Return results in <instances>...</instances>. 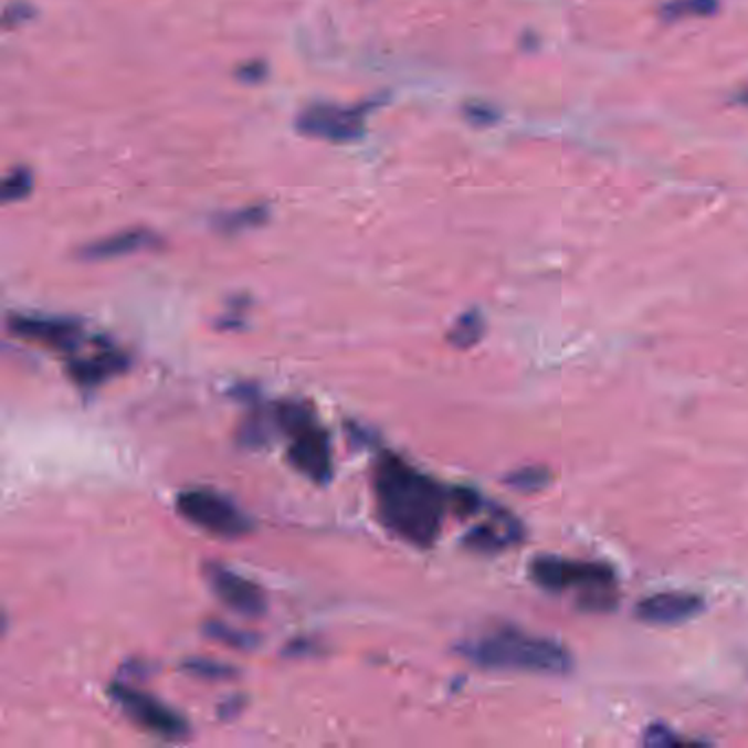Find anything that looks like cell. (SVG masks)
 I'll return each instance as SVG.
<instances>
[{
    "mask_svg": "<svg viewBox=\"0 0 748 748\" xmlns=\"http://www.w3.org/2000/svg\"><path fill=\"white\" fill-rule=\"evenodd\" d=\"M378 516L387 529L415 547H431L450 509V489L407 459L384 452L373 467Z\"/></svg>",
    "mask_w": 748,
    "mask_h": 748,
    "instance_id": "6da1fadb",
    "label": "cell"
},
{
    "mask_svg": "<svg viewBox=\"0 0 748 748\" xmlns=\"http://www.w3.org/2000/svg\"><path fill=\"white\" fill-rule=\"evenodd\" d=\"M459 652L485 670H520L565 676L573 670L571 652L556 639L534 636L523 630L501 628L492 634L465 641Z\"/></svg>",
    "mask_w": 748,
    "mask_h": 748,
    "instance_id": "7a4b0ae2",
    "label": "cell"
},
{
    "mask_svg": "<svg viewBox=\"0 0 748 748\" xmlns=\"http://www.w3.org/2000/svg\"><path fill=\"white\" fill-rule=\"evenodd\" d=\"M273 420L293 442L288 461L314 483H327L331 478V444L327 431L314 420L309 407L301 402H282L273 409Z\"/></svg>",
    "mask_w": 748,
    "mask_h": 748,
    "instance_id": "3957f363",
    "label": "cell"
},
{
    "mask_svg": "<svg viewBox=\"0 0 748 748\" xmlns=\"http://www.w3.org/2000/svg\"><path fill=\"white\" fill-rule=\"evenodd\" d=\"M176 507L182 518L220 538H242L253 531V518L231 498L211 489H185L178 494Z\"/></svg>",
    "mask_w": 748,
    "mask_h": 748,
    "instance_id": "277c9868",
    "label": "cell"
},
{
    "mask_svg": "<svg viewBox=\"0 0 748 748\" xmlns=\"http://www.w3.org/2000/svg\"><path fill=\"white\" fill-rule=\"evenodd\" d=\"M531 580L554 593L567 589H582V593L608 598L614 587V573L610 567L599 562L565 560L558 556H540L529 565Z\"/></svg>",
    "mask_w": 748,
    "mask_h": 748,
    "instance_id": "5b68a950",
    "label": "cell"
},
{
    "mask_svg": "<svg viewBox=\"0 0 748 748\" xmlns=\"http://www.w3.org/2000/svg\"><path fill=\"white\" fill-rule=\"evenodd\" d=\"M108 694L113 703L141 729L150 731L154 736L162 740H182L189 736V725L187 720L154 698L148 692H141L133 685L126 683H113L108 687Z\"/></svg>",
    "mask_w": 748,
    "mask_h": 748,
    "instance_id": "8992f818",
    "label": "cell"
},
{
    "mask_svg": "<svg viewBox=\"0 0 748 748\" xmlns=\"http://www.w3.org/2000/svg\"><path fill=\"white\" fill-rule=\"evenodd\" d=\"M367 108L371 106L367 104L358 108H340L331 104H314L301 113L297 128L307 137H316V139H325L334 144L354 141L365 130Z\"/></svg>",
    "mask_w": 748,
    "mask_h": 748,
    "instance_id": "52a82bcc",
    "label": "cell"
},
{
    "mask_svg": "<svg viewBox=\"0 0 748 748\" xmlns=\"http://www.w3.org/2000/svg\"><path fill=\"white\" fill-rule=\"evenodd\" d=\"M7 327L13 336L57 351H73L82 343V325L73 318L42 314H11Z\"/></svg>",
    "mask_w": 748,
    "mask_h": 748,
    "instance_id": "ba28073f",
    "label": "cell"
},
{
    "mask_svg": "<svg viewBox=\"0 0 748 748\" xmlns=\"http://www.w3.org/2000/svg\"><path fill=\"white\" fill-rule=\"evenodd\" d=\"M204 578L213 593L231 610L244 617H262L266 612V596L262 587H257L249 578H242L233 569L211 562L204 567Z\"/></svg>",
    "mask_w": 748,
    "mask_h": 748,
    "instance_id": "9c48e42d",
    "label": "cell"
},
{
    "mask_svg": "<svg viewBox=\"0 0 748 748\" xmlns=\"http://www.w3.org/2000/svg\"><path fill=\"white\" fill-rule=\"evenodd\" d=\"M705 610V599L694 593H659L636 603V617L645 623L676 625Z\"/></svg>",
    "mask_w": 748,
    "mask_h": 748,
    "instance_id": "30bf717a",
    "label": "cell"
},
{
    "mask_svg": "<svg viewBox=\"0 0 748 748\" xmlns=\"http://www.w3.org/2000/svg\"><path fill=\"white\" fill-rule=\"evenodd\" d=\"M520 540H523V525L516 516H512L505 509H494L487 523L472 527L463 538L465 547H470L472 551H481V554H496Z\"/></svg>",
    "mask_w": 748,
    "mask_h": 748,
    "instance_id": "8fae6325",
    "label": "cell"
},
{
    "mask_svg": "<svg viewBox=\"0 0 748 748\" xmlns=\"http://www.w3.org/2000/svg\"><path fill=\"white\" fill-rule=\"evenodd\" d=\"M160 244V238L154 235L148 229H133V231H124L104 240H97L93 244H86L80 251V257L86 262H104V260H117V257H126L133 253H141V251H151Z\"/></svg>",
    "mask_w": 748,
    "mask_h": 748,
    "instance_id": "7c38bea8",
    "label": "cell"
},
{
    "mask_svg": "<svg viewBox=\"0 0 748 748\" xmlns=\"http://www.w3.org/2000/svg\"><path fill=\"white\" fill-rule=\"evenodd\" d=\"M126 367H128L126 354H122L117 349H106V351H99L91 358L73 360L71 367H69V373L82 387H97L104 380L122 373Z\"/></svg>",
    "mask_w": 748,
    "mask_h": 748,
    "instance_id": "4fadbf2b",
    "label": "cell"
},
{
    "mask_svg": "<svg viewBox=\"0 0 748 748\" xmlns=\"http://www.w3.org/2000/svg\"><path fill=\"white\" fill-rule=\"evenodd\" d=\"M485 334V318L478 309H467L456 318L449 331L450 345L456 349H470L474 347Z\"/></svg>",
    "mask_w": 748,
    "mask_h": 748,
    "instance_id": "5bb4252c",
    "label": "cell"
},
{
    "mask_svg": "<svg viewBox=\"0 0 748 748\" xmlns=\"http://www.w3.org/2000/svg\"><path fill=\"white\" fill-rule=\"evenodd\" d=\"M720 0H667L659 15L663 22H681L685 18H709L718 11Z\"/></svg>",
    "mask_w": 748,
    "mask_h": 748,
    "instance_id": "9a60e30c",
    "label": "cell"
},
{
    "mask_svg": "<svg viewBox=\"0 0 748 748\" xmlns=\"http://www.w3.org/2000/svg\"><path fill=\"white\" fill-rule=\"evenodd\" d=\"M268 220L266 207H246L233 213H224L215 220V229L222 233H242L246 229H257Z\"/></svg>",
    "mask_w": 748,
    "mask_h": 748,
    "instance_id": "2e32d148",
    "label": "cell"
},
{
    "mask_svg": "<svg viewBox=\"0 0 748 748\" xmlns=\"http://www.w3.org/2000/svg\"><path fill=\"white\" fill-rule=\"evenodd\" d=\"M204 632L218 641H222L224 645L238 647V650H251L257 645L260 636L251 634V632H242V630H233L229 625H224L222 621H209L204 625Z\"/></svg>",
    "mask_w": 748,
    "mask_h": 748,
    "instance_id": "e0dca14e",
    "label": "cell"
},
{
    "mask_svg": "<svg viewBox=\"0 0 748 748\" xmlns=\"http://www.w3.org/2000/svg\"><path fill=\"white\" fill-rule=\"evenodd\" d=\"M551 481V474L549 470L540 467V465H529V467H520L516 472H512L507 476V485L514 487V489H520V492H536V489H542L547 483Z\"/></svg>",
    "mask_w": 748,
    "mask_h": 748,
    "instance_id": "ac0fdd59",
    "label": "cell"
},
{
    "mask_svg": "<svg viewBox=\"0 0 748 748\" xmlns=\"http://www.w3.org/2000/svg\"><path fill=\"white\" fill-rule=\"evenodd\" d=\"M33 189V176L29 169L24 167H15L11 169L4 180H2V198L7 202H13V200H22L31 193Z\"/></svg>",
    "mask_w": 748,
    "mask_h": 748,
    "instance_id": "d6986e66",
    "label": "cell"
},
{
    "mask_svg": "<svg viewBox=\"0 0 748 748\" xmlns=\"http://www.w3.org/2000/svg\"><path fill=\"white\" fill-rule=\"evenodd\" d=\"M182 670L189 674H196L198 678H209V681H224L235 676V670L229 665H222L218 661H209V659H187L182 663Z\"/></svg>",
    "mask_w": 748,
    "mask_h": 748,
    "instance_id": "ffe728a7",
    "label": "cell"
},
{
    "mask_svg": "<svg viewBox=\"0 0 748 748\" xmlns=\"http://www.w3.org/2000/svg\"><path fill=\"white\" fill-rule=\"evenodd\" d=\"M483 507V498L472 487H454L450 489V509L463 518L476 514Z\"/></svg>",
    "mask_w": 748,
    "mask_h": 748,
    "instance_id": "44dd1931",
    "label": "cell"
},
{
    "mask_svg": "<svg viewBox=\"0 0 748 748\" xmlns=\"http://www.w3.org/2000/svg\"><path fill=\"white\" fill-rule=\"evenodd\" d=\"M683 742L672 729H667L665 725H652L645 736H643V745L645 747H672Z\"/></svg>",
    "mask_w": 748,
    "mask_h": 748,
    "instance_id": "7402d4cb",
    "label": "cell"
},
{
    "mask_svg": "<svg viewBox=\"0 0 748 748\" xmlns=\"http://www.w3.org/2000/svg\"><path fill=\"white\" fill-rule=\"evenodd\" d=\"M465 117L474 126H492L498 119V115L489 106H483V104L465 106Z\"/></svg>",
    "mask_w": 748,
    "mask_h": 748,
    "instance_id": "603a6c76",
    "label": "cell"
},
{
    "mask_svg": "<svg viewBox=\"0 0 748 748\" xmlns=\"http://www.w3.org/2000/svg\"><path fill=\"white\" fill-rule=\"evenodd\" d=\"M264 71H266V66H264L262 62H251V64L242 66L238 75H240L242 80H246V82H260V80L264 77Z\"/></svg>",
    "mask_w": 748,
    "mask_h": 748,
    "instance_id": "cb8c5ba5",
    "label": "cell"
}]
</instances>
